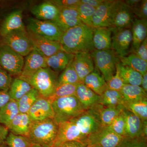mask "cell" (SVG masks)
Instances as JSON below:
<instances>
[{"label":"cell","mask_w":147,"mask_h":147,"mask_svg":"<svg viewBox=\"0 0 147 147\" xmlns=\"http://www.w3.org/2000/svg\"><path fill=\"white\" fill-rule=\"evenodd\" d=\"M92 36L93 28L82 24L63 32L59 42L62 50L67 53H91L95 50Z\"/></svg>","instance_id":"6da1fadb"},{"label":"cell","mask_w":147,"mask_h":147,"mask_svg":"<svg viewBox=\"0 0 147 147\" xmlns=\"http://www.w3.org/2000/svg\"><path fill=\"white\" fill-rule=\"evenodd\" d=\"M59 73L46 67L40 69L31 76L18 77L28 83L41 97L49 98L57 84Z\"/></svg>","instance_id":"7a4b0ae2"},{"label":"cell","mask_w":147,"mask_h":147,"mask_svg":"<svg viewBox=\"0 0 147 147\" xmlns=\"http://www.w3.org/2000/svg\"><path fill=\"white\" fill-rule=\"evenodd\" d=\"M58 127L54 119L33 121L28 137L32 144L50 147L57 136Z\"/></svg>","instance_id":"3957f363"},{"label":"cell","mask_w":147,"mask_h":147,"mask_svg":"<svg viewBox=\"0 0 147 147\" xmlns=\"http://www.w3.org/2000/svg\"><path fill=\"white\" fill-rule=\"evenodd\" d=\"M52 105L58 123L69 121L78 117L86 110L75 96H65L53 100Z\"/></svg>","instance_id":"277c9868"},{"label":"cell","mask_w":147,"mask_h":147,"mask_svg":"<svg viewBox=\"0 0 147 147\" xmlns=\"http://www.w3.org/2000/svg\"><path fill=\"white\" fill-rule=\"evenodd\" d=\"M90 54L95 67L108 82L115 74L116 65L120 62L119 58L111 49L94 50Z\"/></svg>","instance_id":"5b68a950"},{"label":"cell","mask_w":147,"mask_h":147,"mask_svg":"<svg viewBox=\"0 0 147 147\" xmlns=\"http://www.w3.org/2000/svg\"><path fill=\"white\" fill-rule=\"evenodd\" d=\"M27 31L50 40L59 41L63 32L53 21H41L30 17L27 21Z\"/></svg>","instance_id":"8992f818"},{"label":"cell","mask_w":147,"mask_h":147,"mask_svg":"<svg viewBox=\"0 0 147 147\" xmlns=\"http://www.w3.org/2000/svg\"><path fill=\"white\" fill-rule=\"evenodd\" d=\"M24 57L4 44L0 45V67L12 75H21L24 67Z\"/></svg>","instance_id":"52a82bcc"},{"label":"cell","mask_w":147,"mask_h":147,"mask_svg":"<svg viewBox=\"0 0 147 147\" xmlns=\"http://www.w3.org/2000/svg\"><path fill=\"white\" fill-rule=\"evenodd\" d=\"M4 44L23 57H26L34 50L26 31H14L0 38V45Z\"/></svg>","instance_id":"ba28073f"},{"label":"cell","mask_w":147,"mask_h":147,"mask_svg":"<svg viewBox=\"0 0 147 147\" xmlns=\"http://www.w3.org/2000/svg\"><path fill=\"white\" fill-rule=\"evenodd\" d=\"M134 18L131 9L124 1H114L111 8V27L117 29L131 28Z\"/></svg>","instance_id":"9c48e42d"},{"label":"cell","mask_w":147,"mask_h":147,"mask_svg":"<svg viewBox=\"0 0 147 147\" xmlns=\"http://www.w3.org/2000/svg\"><path fill=\"white\" fill-rule=\"evenodd\" d=\"M69 121L75 124L81 133L87 138L102 127L98 113L94 107Z\"/></svg>","instance_id":"30bf717a"},{"label":"cell","mask_w":147,"mask_h":147,"mask_svg":"<svg viewBox=\"0 0 147 147\" xmlns=\"http://www.w3.org/2000/svg\"><path fill=\"white\" fill-rule=\"evenodd\" d=\"M57 136L50 147L57 146L65 142H87V137L81 133L79 128L70 121L59 123Z\"/></svg>","instance_id":"8fae6325"},{"label":"cell","mask_w":147,"mask_h":147,"mask_svg":"<svg viewBox=\"0 0 147 147\" xmlns=\"http://www.w3.org/2000/svg\"><path fill=\"white\" fill-rule=\"evenodd\" d=\"M110 28L112 31L111 49L115 53L119 58L129 55L130 53L132 43L131 28Z\"/></svg>","instance_id":"7c38bea8"},{"label":"cell","mask_w":147,"mask_h":147,"mask_svg":"<svg viewBox=\"0 0 147 147\" xmlns=\"http://www.w3.org/2000/svg\"><path fill=\"white\" fill-rule=\"evenodd\" d=\"M124 137L118 135L108 126L102 127L87 138L88 145L100 147H117Z\"/></svg>","instance_id":"4fadbf2b"},{"label":"cell","mask_w":147,"mask_h":147,"mask_svg":"<svg viewBox=\"0 0 147 147\" xmlns=\"http://www.w3.org/2000/svg\"><path fill=\"white\" fill-rule=\"evenodd\" d=\"M28 35L34 50L46 58L62 50L59 41H53L28 31Z\"/></svg>","instance_id":"5bb4252c"},{"label":"cell","mask_w":147,"mask_h":147,"mask_svg":"<svg viewBox=\"0 0 147 147\" xmlns=\"http://www.w3.org/2000/svg\"><path fill=\"white\" fill-rule=\"evenodd\" d=\"M53 101L49 98L40 97L29 110L27 114L32 121L54 119Z\"/></svg>","instance_id":"9a60e30c"},{"label":"cell","mask_w":147,"mask_h":147,"mask_svg":"<svg viewBox=\"0 0 147 147\" xmlns=\"http://www.w3.org/2000/svg\"><path fill=\"white\" fill-rule=\"evenodd\" d=\"M16 30H26L21 10L12 11L0 20V38Z\"/></svg>","instance_id":"2e32d148"},{"label":"cell","mask_w":147,"mask_h":147,"mask_svg":"<svg viewBox=\"0 0 147 147\" xmlns=\"http://www.w3.org/2000/svg\"><path fill=\"white\" fill-rule=\"evenodd\" d=\"M72 65L81 83L85 78L94 70L95 66L90 53L81 52L75 53Z\"/></svg>","instance_id":"e0dca14e"},{"label":"cell","mask_w":147,"mask_h":147,"mask_svg":"<svg viewBox=\"0 0 147 147\" xmlns=\"http://www.w3.org/2000/svg\"><path fill=\"white\" fill-rule=\"evenodd\" d=\"M47 58L33 50L26 56L24 60V67L19 77H27L31 76L42 68L47 67Z\"/></svg>","instance_id":"ac0fdd59"},{"label":"cell","mask_w":147,"mask_h":147,"mask_svg":"<svg viewBox=\"0 0 147 147\" xmlns=\"http://www.w3.org/2000/svg\"><path fill=\"white\" fill-rule=\"evenodd\" d=\"M60 9L50 1L34 6L31 12L34 18L41 21H54L57 18Z\"/></svg>","instance_id":"d6986e66"},{"label":"cell","mask_w":147,"mask_h":147,"mask_svg":"<svg viewBox=\"0 0 147 147\" xmlns=\"http://www.w3.org/2000/svg\"><path fill=\"white\" fill-rule=\"evenodd\" d=\"M63 32L83 24L79 18L76 8L60 9L57 18L53 21Z\"/></svg>","instance_id":"ffe728a7"},{"label":"cell","mask_w":147,"mask_h":147,"mask_svg":"<svg viewBox=\"0 0 147 147\" xmlns=\"http://www.w3.org/2000/svg\"><path fill=\"white\" fill-rule=\"evenodd\" d=\"M114 0H104V1L96 8L92 18V28L111 27V8Z\"/></svg>","instance_id":"44dd1931"},{"label":"cell","mask_w":147,"mask_h":147,"mask_svg":"<svg viewBox=\"0 0 147 147\" xmlns=\"http://www.w3.org/2000/svg\"><path fill=\"white\" fill-rule=\"evenodd\" d=\"M131 30L132 43L130 53H134L142 42L147 38V19L134 18L131 24Z\"/></svg>","instance_id":"7402d4cb"},{"label":"cell","mask_w":147,"mask_h":147,"mask_svg":"<svg viewBox=\"0 0 147 147\" xmlns=\"http://www.w3.org/2000/svg\"><path fill=\"white\" fill-rule=\"evenodd\" d=\"M122 113L125 121L126 133L125 137L129 138L144 137L142 134L143 121L137 116L125 108H123Z\"/></svg>","instance_id":"603a6c76"},{"label":"cell","mask_w":147,"mask_h":147,"mask_svg":"<svg viewBox=\"0 0 147 147\" xmlns=\"http://www.w3.org/2000/svg\"><path fill=\"white\" fill-rule=\"evenodd\" d=\"M75 96L86 110L100 103V96L82 83L77 84Z\"/></svg>","instance_id":"cb8c5ba5"},{"label":"cell","mask_w":147,"mask_h":147,"mask_svg":"<svg viewBox=\"0 0 147 147\" xmlns=\"http://www.w3.org/2000/svg\"><path fill=\"white\" fill-rule=\"evenodd\" d=\"M92 41L95 50L110 49L112 44V31L108 27L93 28Z\"/></svg>","instance_id":"d4e9b609"},{"label":"cell","mask_w":147,"mask_h":147,"mask_svg":"<svg viewBox=\"0 0 147 147\" xmlns=\"http://www.w3.org/2000/svg\"><path fill=\"white\" fill-rule=\"evenodd\" d=\"M74 54L67 53L61 50L46 59L47 67L56 72L63 71L72 62Z\"/></svg>","instance_id":"484cf974"},{"label":"cell","mask_w":147,"mask_h":147,"mask_svg":"<svg viewBox=\"0 0 147 147\" xmlns=\"http://www.w3.org/2000/svg\"><path fill=\"white\" fill-rule=\"evenodd\" d=\"M32 122L28 114L19 113L7 127L12 134L28 137Z\"/></svg>","instance_id":"4316f807"},{"label":"cell","mask_w":147,"mask_h":147,"mask_svg":"<svg viewBox=\"0 0 147 147\" xmlns=\"http://www.w3.org/2000/svg\"><path fill=\"white\" fill-rule=\"evenodd\" d=\"M83 84L99 96L108 89L106 81L95 67L94 70L86 76Z\"/></svg>","instance_id":"83f0119b"},{"label":"cell","mask_w":147,"mask_h":147,"mask_svg":"<svg viewBox=\"0 0 147 147\" xmlns=\"http://www.w3.org/2000/svg\"><path fill=\"white\" fill-rule=\"evenodd\" d=\"M94 107L98 113L102 127L108 126L119 115L123 109L122 105L113 107H105L98 104Z\"/></svg>","instance_id":"f1b7e54d"},{"label":"cell","mask_w":147,"mask_h":147,"mask_svg":"<svg viewBox=\"0 0 147 147\" xmlns=\"http://www.w3.org/2000/svg\"><path fill=\"white\" fill-rule=\"evenodd\" d=\"M116 68L124 84L141 86L142 74L127 66L123 65L120 61L117 64Z\"/></svg>","instance_id":"f546056e"},{"label":"cell","mask_w":147,"mask_h":147,"mask_svg":"<svg viewBox=\"0 0 147 147\" xmlns=\"http://www.w3.org/2000/svg\"><path fill=\"white\" fill-rule=\"evenodd\" d=\"M120 92L122 96L123 102L147 100V92L140 86L125 84Z\"/></svg>","instance_id":"4dcf8cb0"},{"label":"cell","mask_w":147,"mask_h":147,"mask_svg":"<svg viewBox=\"0 0 147 147\" xmlns=\"http://www.w3.org/2000/svg\"><path fill=\"white\" fill-rule=\"evenodd\" d=\"M32 88L28 83L17 77L12 80L9 92L11 99L17 101Z\"/></svg>","instance_id":"1f68e13d"},{"label":"cell","mask_w":147,"mask_h":147,"mask_svg":"<svg viewBox=\"0 0 147 147\" xmlns=\"http://www.w3.org/2000/svg\"><path fill=\"white\" fill-rule=\"evenodd\" d=\"M19 113L17 101L11 99L0 109V123L7 127Z\"/></svg>","instance_id":"d6a6232c"},{"label":"cell","mask_w":147,"mask_h":147,"mask_svg":"<svg viewBox=\"0 0 147 147\" xmlns=\"http://www.w3.org/2000/svg\"><path fill=\"white\" fill-rule=\"evenodd\" d=\"M120 61L124 65L133 69L142 75L147 72V62L143 60L134 53L119 58Z\"/></svg>","instance_id":"836d02e7"},{"label":"cell","mask_w":147,"mask_h":147,"mask_svg":"<svg viewBox=\"0 0 147 147\" xmlns=\"http://www.w3.org/2000/svg\"><path fill=\"white\" fill-rule=\"evenodd\" d=\"M122 105L124 108L137 116L143 121H147V100L123 102Z\"/></svg>","instance_id":"e575fe53"},{"label":"cell","mask_w":147,"mask_h":147,"mask_svg":"<svg viewBox=\"0 0 147 147\" xmlns=\"http://www.w3.org/2000/svg\"><path fill=\"white\" fill-rule=\"evenodd\" d=\"M99 104L105 107H113L122 105V96L120 92L108 89L100 96Z\"/></svg>","instance_id":"d590c367"},{"label":"cell","mask_w":147,"mask_h":147,"mask_svg":"<svg viewBox=\"0 0 147 147\" xmlns=\"http://www.w3.org/2000/svg\"><path fill=\"white\" fill-rule=\"evenodd\" d=\"M40 97L38 92L33 88L17 101L19 113L27 114L32 106Z\"/></svg>","instance_id":"8d00e7d4"},{"label":"cell","mask_w":147,"mask_h":147,"mask_svg":"<svg viewBox=\"0 0 147 147\" xmlns=\"http://www.w3.org/2000/svg\"><path fill=\"white\" fill-rule=\"evenodd\" d=\"M124 1L131 9L135 18L147 19V0H125Z\"/></svg>","instance_id":"74e56055"},{"label":"cell","mask_w":147,"mask_h":147,"mask_svg":"<svg viewBox=\"0 0 147 147\" xmlns=\"http://www.w3.org/2000/svg\"><path fill=\"white\" fill-rule=\"evenodd\" d=\"M57 82L58 84H78L81 83L72 62L59 75Z\"/></svg>","instance_id":"f35d334b"},{"label":"cell","mask_w":147,"mask_h":147,"mask_svg":"<svg viewBox=\"0 0 147 147\" xmlns=\"http://www.w3.org/2000/svg\"><path fill=\"white\" fill-rule=\"evenodd\" d=\"M77 84H58L49 98L52 101L65 96H75Z\"/></svg>","instance_id":"ab89813d"},{"label":"cell","mask_w":147,"mask_h":147,"mask_svg":"<svg viewBox=\"0 0 147 147\" xmlns=\"http://www.w3.org/2000/svg\"><path fill=\"white\" fill-rule=\"evenodd\" d=\"M76 9L82 23L92 28V18L96 8L87 4L81 2Z\"/></svg>","instance_id":"60d3db41"},{"label":"cell","mask_w":147,"mask_h":147,"mask_svg":"<svg viewBox=\"0 0 147 147\" xmlns=\"http://www.w3.org/2000/svg\"><path fill=\"white\" fill-rule=\"evenodd\" d=\"M8 147H31L32 144L28 137L9 133L5 141Z\"/></svg>","instance_id":"b9f144b4"},{"label":"cell","mask_w":147,"mask_h":147,"mask_svg":"<svg viewBox=\"0 0 147 147\" xmlns=\"http://www.w3.org/2000/svg\"><path fill=\"white\" fill-rule=\"evenodd\" d=\"M108 127L118 135L122 137H125V121L122 112Z\"/></svg>","instance_id":"7bdbcfd3"},{"label":"cell","mask_w":147,"mask_h":147,"mask_svg":"<svg viewBox=\"0 0 147 147\" xmlns=\"http://www.w3.org/2000/svg\"><path fill=\"white\" fill-rule=\"evenodd\" d=\"M117 147H147V138L124 137Z\"/></svg>","instance_id":"ee69618b"},{"label":"cell","mask_w":147,"mask_h":147,"mask_svg":"<svg viewBox=\"0 0 147 147\" xmlns=\"http://www.w3.org/2000/svg\"><path fill=\"white\" fill-rule=\"evenodd\" d=\"M106 83L108 89L118 91L121 90L125 85L120 76L118 70L117 68L115 75Z\"/></svg>","instance_id":"f6af8a7d"},{"label":"cell","mask_w":147,"mask_h":147,"mask_svg":"<svg viewBox=\"0 0 147 147\" xmlns=\"http://www.w3.org/2000/svg\"><path fill=\"white\" fill-rule=\"evenodd\" d=\"M12 80L11 75L0 67V91L9 90Z\"/></svg>","instance_id":"bcb514c9"},{"label":"cell","mask_w":147,"mask_h":147,"mask_svg":"<svg viewBox=\"0 0 147 147\" xmlns=\"http://www.w3.org/2000/svg\"><path fill=\"white\" fill-rule=\"evenodd\" d=\"M52 3L59 8H77L81 0H51Z\"/></svg>","instance_id":"7dc6e473"},{"label":"cell","mask_w":147,"mask_h":147,"mask_svg":"<svg viewBox=\"0 0 147 147\" xmlns=\"http://www.w3.org/2000/svg\"><path fill=\"white\" fill-rule=\"evenodd\" d=\"M134 54L143 60L147 62V38L142 42Z\"/></svg>","instance_id":"c3c4849f"},{"label":"cell","mask_w":147,"mask_h":147,"mask_svg":"<svg viewBox=\"0 0 147 147\" xmlns=\"http://www.w3.org/2000/svg\"><path fill=\"white\" fill-rule=\"evenodd\" d=\"M11 99L9 91H0V109Z\"/></svg>","instance_id":"681fc988"},{"label":"cell","mask_w":147,"mask_h":147,"mask_svg":"<svg viewBox=\"0 0 147 147\" xmlns=\"http://www.w3.org/2000/svg\"><path fill=\"white\" fill-rule=\"evenodd\" d=\"M8 129L6 126L0 125V147L3 146L8 136Z\"/></svg>","instance_id":"f907efd6"},{"label":"cell","mask_w":147,"mask_h":147,"mask_svg":"<svg viewBox=\"0 0 147 147\" xmlns=\"http://www.w3.org/2000/svg\"><path fill=\"white\" fill-rule=\"evenodd\" d=\"M88 146V143L73 141L65 142L55 147H86Z\"/></svg>","instance_id":"816d5d0a"},{"label":"cell","mask_w":147,"mask_h":147,"mask_svg":"<svg viewBox=\"0 0 147 147\" xmlns=\"http://www.w3.org/2000/svg\"><path fill=\"white\" fill-rule=\"evenodd\" d=\"M81 1L96 8L104 1V0H81Z\"/></svg>","instance_id":"f5cc1de1"},{"label":"cell","mask_w":147,"mask_h":147,"mask_svg":"<svg viewBox=\"0 0 147 147\" xmlns=\"http://www.w3.org/2000/svg\"><path fill=\"white\" fill-rule=\"evenodd\" d=\"M141 87L146 92H147V72L142 75Z\"/></svg>","instance_id":"db71d44e"},{"label":"cell","mask_w":147,"mask_h":147,"mask_svg":"<svg viewBox=\"0 0 147 147\" xmlns=\"http://www.w3.org/2000/svg\"><path fill=\"white\" fill-rule=\"evenodd\" d=\"M31 147H49L47 146H42L41 145L39 144H32Z\"/></svg>","instance_id":"11a10c76"},{"label":"cell","mask_w":147,"mask_h":147,"mask_svg":"<svg viewBox=\"0 0 147 147\" xmlns=\"http://www.w3.org/2000/svg\"><path fill=\"white\" fill-rule=\"evenodd\" d=\"M86 147H94V146H90V145H88Z\"/></svg>","instance_id":"9f6ffc18"},{"label":"cell","mask_w":147,"mask_h":147,"mask_svg":"<svg viewBox=\"0 0 147 147\" xmlns=\"http://www.w3.org/2000/svg\"><path fill=\"white\" fill-rule=\"evenodd\" d=\"M94 147H100V146H94Z\"/></svg>","instance_id":"6f0895ef"},{"label":"cell","mask_w":147,"mask_h":147,"mask_svg":"<svg viewBox=\"0 0 147 147\" xmlns=\"http://www.w3.org/2000/svg\"><path fill=\"white\" fill-rule=\"evenodd\" d=\"M4 146H5V145H4L3 146V147H4Z\"/></svg>","instance_id":"680465c9"},{"label":"cell","mask_w":147,"mask_h":147,"mask_svg":"<svg viewBox=\"0 0 147 147\" xmlns=\"http://www.w3.org/2000/svg\"><path fill=\"white\" fill-rule=\"evenodd\" d=\"M0 2H1V1H0Z\"/></svg>","instance_id":"91938a15"}]
</instances>
